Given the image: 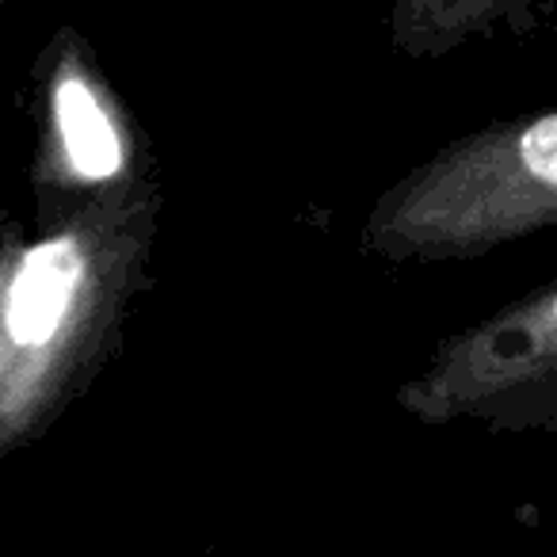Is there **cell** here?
<instances>
[{"instance_id": "obj_1", "label": "cell", "mask_w": 557, "mask_h": 557, "mask_svg": "<svg viewBox=\"0 0 557 557\" xmlns=\"http://www.w3.org/2000/svg\"><path fill=\"white\" fill-rule=\"evenodd\" d=\"M81 275V260L70 240H50V245L27 252L16 278L9 287V341L24 348H39L62 325V313L73 298Z\"/></svg>"}, {"instance_id": "obj_2", "label": "cell", "mask_w": 557, "mask_h": 557, "mask_svg": "<svg viewBox=\"0 0 557 557\" xmlns=\"http://www.w3.org/2000/svg\"><path fill=\"white\" fill-rule=\"evenodd\" d=\"M58 119H62L65 149H70L73 164L85 176H111L119 169V138L111 131L108 115L100 111V103L92 100L85 85L77 77L58 85Z\"/></svg>"}, {"instance_id": "obj_3", "label": "cell", "mask_w": 557, "mask_h": 557, "mask_svg": "<svg viewBox=\"0 0 557 557\" xmlns=\"http://www.w3.org/2000/svg\"><path fill=\"white\" fill-rule=\"evenodd\" d=\"M549 310H554V329H557V295H554V306H549Z\"/></svg>"}]
</instances>
